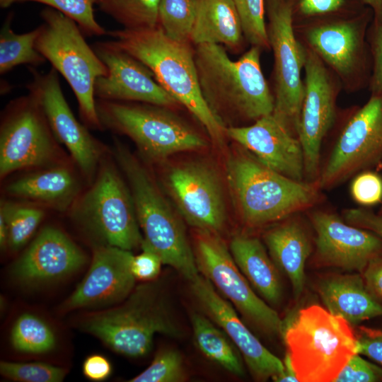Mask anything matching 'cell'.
I'll use <instances>...</instances> for the list:
<instances>
[{
  "mask_svg": "<svg viewBox=\"0 0 382 382\" xmlns=\"http://www.w3.org/2000/svg\"><path fill=\"white\" fill-rule=\"evenodd\" d=\"M364 2L366 6L372 9L374 14L382 11V0H364Z\"/></svg>",
  "mask_w": 382,
  "mask_h": 382,
  "instance_id": "50",
  "label": "cell"
},
{
  "mask_svg": "<svg viewBox=\"0 0 382 382\" xmlns=\"http://www.w3.org/2000/svg\"><path fill=\"white\" fill-rule=\"evenodd\" d=\"M0 214L6 223L8 247L16 251L29 241L42 221L45 212L36 206L3 200Z\"/></svg>",
  "mask_w": 382,
  "mask_h": 382,
  "instance_id": "34",
  "label": "cell"
},
{
  "mask_svg": "<svg viewBox=\"0 0 382 382\" xmlns=\"http://www.w3.org/2000/svg\"><path fill=\"white\" fill-rule=\"evenodd\" d=\"M310 219L316 234V257L323 265L362 273L382 255V238L375 233L328 211H313Z\"/></svg>",
  "mask_w": 382,
  "mask_h": 382,
  "instance_id": "19",
  "label": "cell"
},
{
  "mask_svg": "<svg viewBox=\"0 0 382 382\" xmlns=\"http://www.w3.org/2000/svg\"><path fill=\"white\" fill-rule=\"evenodd\" d=\"M373 16L366 6L356 15L294 25L298 40L338 77L347 93L369 86L372 60L367 31Z\"/></svg>",
  "mask_w": 382,
  "mask_h": 382,
  "instance_id": "9",
  "label": "cell"
},
{
  "mask_svg": "<svg viewBox=\"0 0 382 382\" xmlns=\"http://www.w3.org/2000/svg\"><path fill=\"white\" fill-rule=\"evenodd\" d=\"M265 14L268 41L274 57L272 114L291 134L298 138L303 96L301 72L305 47L296 36L286 0H265Z\"/></svg>",
  "mask_w": 382,
  "mask_h": 382,
  "instance_id": "12",
  "label": "cell"
},
{
  "mask_svg": "<svg viewBox=\"0 0 382 382\" xmlns=\"http://www.w3.org/2000/svg\"><path fill=\"white\" fill-rule=\"evenodd\" d=\"M40 16L43 23L39 26L36 50L69 83L85 124L101 129L94 85L98 77L108 74L107 67L88 45L73 19L50 7L44 8Z\"/></svg>",
  "mask_w": 382,
  "mask_h": 382,
  "instance_id": "7",
  "label": "cell"
},
{
  "mask_svg": "<svg viewBox=\"0 0 382 382\" xmlns=\"http://www.w3.org/2000/svg\"><path fill=\"white\" fill-rule=\"evenodd\" d=\"M56 140L33 93L12 100L1 125V178L23 168L50 166L57 154Z\"/></svg>",
  "mask_w": 382,
  "mask_h": 382,
  "instance_id": "15",
  "label": "cell"
},
{
  "mask_svg": "<svg viewBox=\"0 0 382 382\" xmlns=\"http://www.w3.org/2000/svg\"><path fill=\"white\" fill-rule=\"evenodd\" d=\"M96 104L102 127L129 137L151 161L208 146L198 132L168 108L97 98Z\"/></svg>",
  "mask_w": 382,
  "mask_h": 382,
  "instance_id": "8",
  "label": "cell"
},
{
  "mask_svg": "<svg viewBox=\"0 0 382 382\" xmlns=\"http://www.w3.org/2000/svg\"><path fill=\"white\" fill-rule=\"evenodd\" d=\"M161 0H100V9L126 29L153 28L159 25Z\"/></svg>",
  "mask_w": 382,
  "mask_h": 382,
  "instance_id": "31",
  "label": "cell"
},
{
  "mask_svg": "<svg viewBox=\"0 0 382 382\" xmlns=\"http://www.w3.org/2000/svg\"><path fill=\"white\" fill-rule=\"evenodd\" d=\"M79 187L77 179L68 168L52 166L12 181L6 191L13 197L65 211L76 202Z\"/></svg>",
  "mask_w": 382,
  "mask_h": 382,
  "instance_id": "26",
  "label": "cell"
},
{
  "mask_svg": "<svg viewBox=\"0 0 382 382\" xmlns=\"http://www.w3.org/2000/svg\"><path fill=\"white\" fill-rule=\"evenodd\" d=\"M15 2H18V0H0V6L3 8H6Z\"/></svg>",
  "mask_w": 382,
  "mask_h": 382,
  "instance_id": "51",
  "label": "cell"
},
{
  "mask_svg": "<svg viewBox=\"0 0 382 382\" xmlns=\"http://www.w3.org/2000/svg\"><path fill=\"white\" fill-rule=\"evenodd\" d=\"M356 336L357 354L369 357L382 367V329L361 326Z\"/></svg>",
  "mask_w": 382,
  "mask_h": 382,
  "instance_id": "44",
  "label": "cell"
},
{
  "mask_svg": "<svg viewBox=\"0 0 382 382\" xmlns=\"http://www.w3.org/2000/svg\"><path fill=\"white\" fill-rule=\"evenodd\" d=\"M12 346L18 352L41 354L52 350L56 338L51 328L41 318L23 313L16 320L11 333Z\"/></svg>",
  "mask_w": 382,
  "mask_h": 382,
  "instance_id": "32",
  "label": "cell"
},
{
  "mask_svg": "<svg viewBox=\"0 0 382 382\" xmlns=\"http://www.w3.org/2000/svg\"><path fill=\"white\" fill-rule=\"evenodd\" d=\"M117 47L146 65L158 83L202 125L210 139L224 145L226 126L214 115L200 91L194 50L175 41L161 27L109 30Z\"/></svg>",
  "mask_w": 382,
  "mask_h": 382,
  "instance_id": "2",
  "label": "cell"
},
{
  "mask_svg": "<svg viewBox=\"0 0 382 382\" xmlns=\"http://www.w3.org/2000/svg\"><path fill=\"white\" fill-rule=\"evenodd\" d=\"M343 216L347 223L371 231L382 238V214L364 208H354L345 209Z\"/></svg>",
  "mask_w": 382,
  "mask_h": 382,
  "instance_id": "45",
  "label": "cell"
},
{
  "mask_svg": "<svg viewBox=\"0 0 382 382\" xmlns=\"http://www.w3.org/2000/svg\"><path fill=\"white\" fill-rule=\"evenodd\" d=\"M304 47L303 96L297 137L303 153L305 180L317 182L322 143L337 119V101L342 86L318 56Z\"/></svg>",
  "mask_w": 382,
  "mask_h": 382,
  "instance_id": "14",
  "label": "cell"
},
{
  "mask_svg": "<svg viewBox=\"0 0 382 382\" xmlns=\"http://www.w3.org/2000/svg\"><path fill=\"white\" fill-rule=\"evenodd\" d=\"M229 250L240 271L260 296L276 304L282 297L278 269L262 242L255 237L235 236Z\"/></svg>",
  "mask_w": 382,
  "mask_h": 382,
  "instance_id": "28",
  "label": "cell"
},
{
  "mask_svg": "<svg viewBox=\"0 0 382 382\" xmlns=\"http://www.w3.org/2000/svg\"><path fill=\"white\" fill-rule=\"evenodd\" d=\"M378 213L382 214V206L381 207L380 210L378 211Z\"/></svg>",
  "mask_w": 382,
  "mask_h": 382,
  "instance_id": "52",
  "label": "cell"
},
{
  "mask_svg": "<svg viewBox=\"0 0 382 382\" xmlns=\"http://www.w3.org/2000/svg\"><path fill=\"white\" fill-rule=\"evenodd\" d=\"M13 14L4 22L0 32V74H4L21 64L38 66L46 59L36 50L35 42L40 28L22 34L16 33L11 28Z\"/></svg>",
  "mask_w": 382,
  "mask_h": 382,
  "instance_id": "30",
  "label": "cell"
},
{
  "mask_svg": "<svg viewBox=\"0 0 382 382\" xmlns=\"http://www.w3.org/2000/svg\"><path fill=\"white\" fill-rule=\"evenodd\" d=\"M191 323L195 343L209 360L236 376H243L244 369L239 351L223 330L212 320L199 313H193Z\"/></svg>",
  "mask_w": 382,
  "mask_h": 382,
  "instance_id": "29",
  "label": "cell"
},
{
  "mask_svg": "<svg viewBox=\"0 0 382 382\" xmlns=\"http://www.w3.org/2000/svg\"><path fill=\"white\" fill-rule=\"evenodd\" d=\"M367 41L372 60L368 89L371 93L382 92V11L374 14L367 31Z\"/></svg>",
  "mask_w": 382,
  "mask_h": 382,
  "instance_id": "40",
  "label": "cell"
},
{
  "mask_svg": "<svg viewBox=\"0 0 382 382\" xmlns=\"http://www.w3.org/2000/svg\"><path fill=\"white\" fill-rule=\"evenodd\" d=\"M294 25L356 15L367 6L364 0H286Z\"/></svg>",
  "mask_w": 382,
  "mask_h": 382,
  "instance_id": "33",
  "label": "cell"
},
{
  "mask_svg": "<svg viewBox=\"0 0 382 382\" xmlns=\"http://www.w3.org/2000/svg\"><path fill=\"white\" fill-rule=\"evenodd\" d=\"M318 290L327 309L351 325L382 316V304L369 292L361 274L329 277L320 282Z\"/></svg>",
  "mask_w": 382,
  "mask_h": 382,
  "instance_id": "24",
  "label": "cell"
},
{
  "mask_svg": "<svg viewBox=\"0 0 382 382\" xmlns=\"http://www.w3.org/2000/svg\"><path fill=\"white\" fill-rule=\"evenodd\" d=\"M190 282L198 303L237 347L255 378L266 381L283 371V361L250 331L237 316L232 304L217 292L207 278L199 273Z\"/></svg>",
  "mask_w": 382,
  "mask_h": 382,
  "instance_id": "21",
  "label": "cell"
},
{
  "mask_svg": "<svg viewBox=\"0 0 382 382\" xmlns=\"http://www.w3.org/2000/svg\"><path fill=\"white\" fill-rule=\"evenodd\" d=\"M382 163V92L345 115L332 151L320 167L318 185L328 190Z\"/></svg>",
  "mask_w": 382,
  "mask_h": 382,
  "instance_id": "11",
  "label": "cell"
},
{
  "mask_svg": "<svg viewBox=\"0 0 382 382\" xmlns=\"http://www.w3.org/2000/svg\"><path fill=\"white\" fill-rule=\"evenodd\" d=\"M0 245L3 250L8 246V228L5 219L1 214H0Z\"/></svg>",
  "mask_w": 382,
  "mask_h": 382,
  "instance_id": "49",
  "label": "cell"
},
{
  "mask_svg": "<svg viewBox=\"0 0 382 382\" xmlns=\"http://www.w3.org/2000/svg\"><path fill=\"white\" fill-rule=\"evenodd\" d=\"M2 376L22 382H60L66 375L61 367L42 362L1 361Z\"/></svg>",
  "mask_w": 382,
  "mask_h": 382,
  "instance_id": "39",
  "label": "cell"
},
{
  "mask_svg": "<svg viewBox=\"0 0 382 382\" xmlns=\"http://www.w3.org/2000/svg\"><path fill=\"white\" fill-rule=\"evenodd\" d=\"M183 358L173 349L159 351L151 364L130 382H181L185 380Z\"/></svg>",
  "mask_w": 382,
  "mask_h": 382,
  "instance_id": "38",
  "label": "cell"
},
{
  "mask_svg": "<svg viewBox=\"0 0 382 382\" xmlns=\"http://www.w3.org/2000/svg\"><path fill=\"white\" fill-rule=\"evenodd\" d=\"M362 277L369 292L382 304V255L368 264Z\"/></svg>",
  "mask_w": 382,
  "mask_h": 382,
  "instance_id": "46",
  "label": "cell"
},
{
  "mask_svg": "<svg viewBox=\"0 0 382 382\" xmlns=\"http://www.w3.org/2000/svg\"><path fill=\"white\" fill-rule=\"evenodd\" d=\"M100 0H18V2L34 1L47 5L73 19L83 33L99 36L107 33L96 21L94 5Z\"/></svg>",
  "mask_w": 382,
  "mask_h": 382,
  "instance_id": "37",
  "label": "cell"
},
{
  "mask_svg": "<svg viewBox=\"0 0 382 382\" xmlns=\"http://www.w3.org/2000/svg\"><path fill=\"white\" fill-rule=\"evenodd\" d=\"M162 179L178 213L189 225L219 234L226 220V203L213 168L202 161L178 163L167 168Z\"/></svg>",
  "mask_w": 382,
  "mask_h": 382,
  "instance_id": "16",
  "label": "cell"
},
{
  "mask_svg": "<svg viewBox=\"0 0 382 382\" xmlns=\"http://www.w3.org/2000/svg\"><path fill=\"white\" fill-rule=\"evenodd\" d=\"M283 363L284 366L283 371L272 377V379L277 382L299 381L287 353L285 355Z\"/></svg>",
  "mask_w": 382,
  "mask_h": 382,
  "instance_id": "48",
  "label": "cell"
},
{
  "mask_svg": "<svg viewBox=\"0 0 382 382\" xmlns=\"http://www.w3.org/2000/svg\"><path fill=\"white\" fill-rule=\"evenodd\" d=\"M133 256L131 250L114 246L96 248L87 274L65 302V308H107L125 300L134 289Z\"/></svg>",
  "mask_w": 382,
  "mask_h": 382,
  "instance_id": "20",
  "label": "cell"
},
{
  "mask_svg": "<svg viewBox=\"0 0 382 382\" xmlns=\"http://www.w3.org/2000/svg\"><path fill=\"white\" fill-rule=\"evenodd\" d=\"M195 18V0H161L158 23L170 38L190 42Z\"/></svg>",
  "mask_w": 382,
  "mask_h": 382,
  "instance_id": "35",
  "label": "cell"
},
{
  "mask_svg": "<svg viewBox=\"0 0 382 382\" xmlns=\"http://www.w3.org/2000/svg\"></svg>",
  "mask_w": 382,
  "mask_h": 382,
  "instance_id": "53",
  "label": "cell"
},
{
  "mask_svg": "<svg viewBox=\"0 0 382 382\" xmlns=\"http://www.w3.org/2000/svg\"><path fill=\"white\" fill-rule=\"evenodd\" d=\"M112 372L110 361L103 356L93 354L88 357L83 364V373L93 381L105 380Z\"/></svg>",
  "mask_w": 382,
  "mask_h": 382,
  "instance_id": "47",
  "label": "cell"
},
{
  "mask_svg": "<svg viewBox=\"0 0 382 382\" xmlns=\"http://www.w3.org/2000/svg\"><path fill=\"white\" fill-rule=\"evenodd\" d=\"M76 220L102 245L132 250L144 237L129 187L110 163H103L93 184L72 206Z\"/></svg>",
  "mask_w": 382,
  "mask_h": 382,
  "instance_id": "10",
  "label": "cell"
},
{
  "mask_svg": "<svg viewBox=\"0 0 382 382\" xmlns=\"http://www.w3.org/2000/svg\"><path fill=\"white\" fill-rule=\"evenodd\" d=\"M268 253L278 270L289 279L294 295L298 298L305 284V265L311 244L303 227L294 219L274 226L263 236Z\"/></svg>",
  "mask_w": 382,
  "mask_h": 382,
  "instance_id": "25",
  "label": "cell"
},
{
  "mask_svg": "<svg viewBox=\"0 0 382 382\" xmlns=\"http://www.w3.org/2000/svg\"><path fill=\"white\" fill-rule=\"evenodd\" d=\"M94 51L108 69L94 85L96 98L149 103L168 108L180 105L141 62L112 41L96 42Z\"/></svg>",
  "mask_w": 382,
  "mask_h": 382,
  "instance_id": "17",
  "label": "cell"
},
{
  "mask_svg": "<svg viewBox=\"0 0 382 382\" xmlns=\"http://www.w3.org/2000/svg\"><path fill=\"white\" fill-rule=\"evenodd\" d=\"M283 323L281 335L299 382H334L357 354L352 325L318 305L303 308Z\"/></svg>",
  "mask_w": 382,
  "mask_h": 382,
  "instance_id": "4",
  "label": "cell"
},
{
  "mask_svg": "<svg viewBox=\"0 0 382 382\" xmlns=\"http://www.w3.org/2000/svg\"><path fill=\"white\" fill-rule=\"evenodd\" d=\"M334 382H382V368L354 354Z\"/></svg>",
  "mask_w": 382,
  "mask_h": 382,
  "instance_id": "42",
  "label": "cell"
},
{
  "mask_svg": "<svg viewBox=\"0 0 382 382\" xmlns=\"http://www.w3.org/2000/svg\"><path fill=\"white\" fill-rule=\"evenodd\" d=\"M241 149L228 158L226 171L238 212L246 226L259 228L286 219L320 199L317 182L291 179Z\"/></svg>",
  "mask_w": 382,
  "mask_h": 382,
  "instance_id": "3",
  "label": "cell"
},
{
  "mask_svg": "<svg viewBox=\"0 0 382 382\" xmlns=\"http://www.w3.org/2000/svg\"><path fill=\"white\" fill-rule=\"evenodd\" d=\"M84 253L57 228H44L13 266L16 277L25 283L53 281L81 268Z\"/></svg>",
  "mask_w": 382,
  "mask_h": 382,
  "instance_id": "23",
  "label": "cell"
},
{
  "mask_svg": "<svg viewBox=\"0 0 382 382\" xmlns=\"http://www.w3.org/2000/svg\"><path fill=\"white\" fill-rule=\"evenodd\" d=\"M261 52L251 46L233 60L221 45H196L194 57L201 93L224 125L236 120L253 123L273 112L274 98L262 73Z\"/></svg>",
  "mask_w": 382,
  "mask_h": 382,
  "instance_id": "1",
  "label": "cell"
},
{
  "mask_svg": "<svg viewBox=\"0 0 382 382\" xmlns=\"http://www.w3.org/2000/svg\"><path fill=\"white\" fill-rule=\"evenodd\" d=\"M29 69L33 79L27 89L39 101L54 137L66 147L81 171L91 178L101 155L99 142L74 115L62 91L58 72L54 68L45 74L31 66Z\"/></svg>",
  "mask_w": 382,
  "mask_h": 382,
  "instance_id": "18",
  "label": "cell"
},
{
  "mask_svg": "<svg viewBox=\"0 0 382 382\" xmlns=\"http://www.w3.org/2000/svg\"><path fill=\"white\" fill-rule=\"evenodd\" d=\"M115 156L127 179L144 241L159 255L163 264L173 267L190 282L199 272L179 215L149 170L127 149L115 144Z\"/></svg>",
  "mask_w": 382,
  "mask_h": 382,
  "instance_id": "6",
  "label": "cell"
},
{
  "mask_svg": "<svg viewBox=\"0 0 382 382\" xmlns=\"http://www.w3.org/2000/svg\"><path fill=\"white\" fill-rule=\"evenodd\" d=\"M226 133L265 166L294 180L306 181L301 143L272 113L248 125L228 127Z\"/></svg>",
  "mask_w": 382,
  "mask_h": 382,
  "instance_id": "22",
  "label": "cell"
},
{
  "mask_svg": "<svg viewBox=\"0 0 382 382\" xmlns=\"http://www.w3.org/2000/svg\"><path fill=\"white\" fill-rule=\"evenodd\" d=\"M195 18L190 42L195 45L218 44L240 50L245 40L232 0H195Z\"/></svg>",
  "mask_w": 382,
  "mask_h": 382,
  "instance_id": "27",
  "label": "cell"
},
{
  "mask_svg": "<svg viewBox=\"0 0 382 382\" xmlns=\"http://www.w3.org/2000/svg\"><path fill=\"white\" fill-rule=\"evenodd\" d=\"M232 1L238 11L247 42L262 50H270L265 21V0Z\"/></svg>",
  "mask_w": 382,
  "mask_h": 382,
  "instance_id": "36",
  "label": "cell"
},
{
  "mask_svg": "<svg viewBox=\"0 0 382 382\" xmlns=\"http://www.w3.org/2000/svg\"><path fill=\"white\" fill-rule=\"evenodd\" d=\"M82 328L114 351L131 357L149 353L157 333L171 337L182 335L166 296L154 280L136 286L116 306L88 314Z\"/></svg>",
  "mask_w": 382,
  "mask_h": 382,
  "instance_id": "5",
  "label": "cell"
},
{
  "mask_svg": "<svg viewBox=\"0 0 382 382\" xmlns=\"http://www.w3.org/2000/svg\"><path fill=\"white\" fill-rule=\"evenodd\" d=\"M352 199L362 206L382 202V178L372 170L362 171L354 177L350 186Z\"/></svg>",
  "mask_w": 382,
  "mask_h": 382,
  "instance_id": "41",
  "label": "cell"
},
{
  "mask_svg": "<svg viewBox=\"0 0 382 382\" xmlns=\"http://www.w3.org/2000/svg\"><path fill=\"white\" fill-rule=\"evenodd\" d=\"M194 253L199 272L242 316L265 333L281 335L283 320L253 291L219 233L196 230Z\"/></svg>",
  "mask_w": 382,
  "mask_h": 382,
  "instance_id": "13",
  "label": "cell"
},
{
  "mask_svg": "<svg viewBox=\"0 0 382 382\" xmlns=\"http://www.w3.org/2000/svg\"><path fill=\"white\" fill-rule=\"evenodd\" d=\"M141 248V252L133 256L132 271L136 279L145 282L152 281L158 276L161 272L162 260L144 240Z\"/></svg>",
  "mask_w": 382,
  "mask_h": 382,
  "instance_id": "43",
  "label": "cell"
}]
</instances>
